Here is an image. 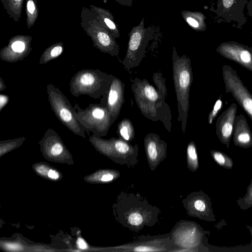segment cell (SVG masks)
Masks as SVG:
<instances>
[{
    "mask_svg": "<svg viewBox=\"0 0 252 252\" xmlns=\"http://www.w3.org/2000/svg\"><path fill=\"white\" fill-rule=\"evenodd\" d=\"M48 177L52 180H57L59 178L60 175L59 172L56 170L50 169L49 170L47 174Z\"/></svg>",
    "mask_w": 252,
    "mask_h": 252,
    "instance_id": "cell-29",
    "label": "cell"
},
{
    "mask_svg": "<svg viewBox=\"0 0 252 252\" xmlns=\"http://www.w3.org/2000/svg\"><path fill=\"white\" fill-rule=\"evenodd\" d=\"M114 76L100 70L82 69L71 78L70 92L74 96L88 95L98 99L106 96Z\"/></svg>",
    "mask_w": 252,
    "mask_h": 252,
    "instance_id": "cell-3",
    "label": "cell"
},
{
    "mask_svg": "<svg viewBox=\"0 0 252 252\" xmlns=\"http://www.w3.org/2000/svg\"><path fill=\"white\" fill-rule=\"evenodd\" d=\"M131 88L141 114L152 121H161L166 130L171 132V111L157 89L146 79L137 77L131 80Z\"/></svg>",
    "mask_w": 252,
    "mask_h": 252,
    "instance_id": "cell-1",
    "label": "cell"
},
{
    "mask_svg": "<svg viewBox=\"0 0 252 252\" xmlns=\"http://www.w3.org/2000/svg\"><path fill=\"white\" fill-rule=\"evenodd\" d=\"M48 101L51 109L61 122L74 134L85 137V127L77 119L75 110L61 90L52 84L47 86Z\"/></svg>",
    "mask_w": 252,
    "mask_h": 252,
    "instance_id": "cell-5",
    "label": "cell"
},
{
    "mask_svg": "<svg viewBox=\"0 0 252 252\" xmlns=\"http://www.w3.org/2000/svg\"><path fill=\"white\" fill-rule=\"evenodd\" d=\"M117 133L126 141L132 140L135 135V131L130 120L125 118L119 122L117 126Z\"/></svg>",
    "mask_w": 252,
    "mask_h": 252,
    "instance_id": "cell-18",
    "label": "cell"
},
{
    "mask_svg": "<svg viewBox=\"0 0 252 252\" xmlns=\"http://www.w3.org/2000/svg\"><path fill=\"white\" fill-rule=\"evenodd\" d=\"M125 84L117 77L114 76L107 95L104 103L110 113L112 124L119 117L122 106L125 102Z\"/></svg>",
    "mask_w": 252,
    "mask_h": 252,
    "instance_id": "cell-12",
    "label": "cell"
},
{
    "mask_svg": "<svg viewBox=\"0 0 252 252\" xmlns=\"http://www.w3.org/2000/svg\"><path fill=\"white\" fill-rule=\"evenodd\" d=\"M24 140V138L21 137L14 140L7 141L6 143L3 141V143H1V153L4 150L16 147L20 142H23Z\"/></svg>",
    "mask_w": 252,
    "mask_h": 252,
    "instance_id": "cell-26",
    "label": "cell"
},
{
    "mask_svg": "<svg viewBox=\"0 0 252 252\" xmlns=\"http://www.w3.org/2000/svg\"><path fill=\"white\" fill-rule=\"evenodd\" d=\"M234 0H222V4L224 8H229L233 4Z\"/></svg>",
    "mask_w": 252,
    "mask_h": 252,
    "instance_id": "cell-33",
    "label": "cell"
},
{
    "mask_svg": "<svg viewBox=\"0 0 252 252\" xmlns=\"http://www.w3.org/2000/svg\"><path fill=\"white\" fill-rule=\"evenodd\" d=\"M187 156L191 168L196 170L198 167V161L196 147L193 141L190 142L188 146Z\"/></svg>",
    "mask_w": 252,
    "mask_h": 252,
    "instance_id": "cell-24",
    "label": "cell"
},
{
    "mask_svg": "<svg viewBox=\"0 0 252 252\" xmlns=\"http://www.w3.org/2000/svg\"><path fill=\"white\" fill-rule=\"evenodd\" d=\"M216 50L223 58L252 72V48L237 42L229 41L220 44Z\"/></svg>",
    "mask_w": 252,
    "mask_h": 252,
    "instance_id": "cell-9",
    "label": "cell"
},
{
    "mask_svg": "<svg viewBox=\"0 0 252 252\" xmlns=\"http://www.w3.org/2000/svg\"><path fill=\"white\" fill-rule=\"evenodd\" d=\"M74 108L77 119L87 131H91L98 137L107 134L113 124L110 113L106 106L102 103H91L83 109L76 104Z\"/></svg>",
    "mask_w": 252,
    "mask_h": 252,
    "instance_id": "cell-6",
    "label": "cell"
},
{
    "mask_svg": "<svg viewBox=\"0 0 252 252\" xmlns=\"http://www.w3.org/2000/svg\"><path fill=\"white\" fill-rule=\"evenodd\" d=\"M90 7L95 13L98 20L108 30L110 33L115 38H119L120 33L112 13L107 9L92 4L90 5Z\"/></svg>",
    "mask_w": 252,
    "mask_h": 252,
    "instance_id": "cell-14",
    "label": "cell"
},
{
    "mask_svg": "<svg viewBox=\"0 0 252 252\" xmlns=\"http://www.w3.org/2000/svg\"><path fill=\"white\" fill-rule=\"evenodd\" d=\"M182 15L187 23L194 30L198 32L206 30L205 16L201 12L184 10Z\"/></svg>",
    "mask_w": 252,
    "mask_h": 252,
    "instance_id": "cell-16",
    "label": "cell"
},
{
    "mask_svg": "<svg viewBox=\"0 0 252 252\" xmlns=\"http://www.w3.org/2000/svg\"><path fill=\"white\" fill-rule=\"evenodd\" d=\"M143 220V219L142 215L138 213H131L128 218V222L133 225L141 224Z\"/></svg>",
    "mask_w": 252,
    "mask_h": 252,
    "instance_id": "cell-27",
    "label": "cell"
},
{
    "mask_svg": "<svg viewBox=\"0 0 252 252\" xmlns=\"http://www.w3.org/2000/svg\"><path fill=\"white\" fill-rule=\"evenodd\" d=\"M212 158L220 166L230 169L233 165L232 158L225 153L218 150H212L210 151Z\"/></svg>",
    "mask_w": 252,
    "mask_h": 252,
    "instance_id": "cell-21",
    "label": "cell"
},
{
    "mask_svg": "<svg viewBox=\"0 0 252 252\" xmlns=\"http://www.w3.org/2000/svg\"><path fill=\"white\" fill-rule=\"evenodd\" d=\"M63 51V44L62 42L54 43L47 48L39 60L40 64L45 63L59 57Z\"/></svg>",
    "mask_w": 252,
    "mask_h": 252,
    "instance_id": "cell-19",
    "label": "cell"
},
{
    "mask_svg": "<svg viewBox=\"0 0 252 252\" xmlns=\"http://www.w3.org/2000/svg\"><path fill=\"white\" fill-rule=\"evenodd\" d=\"M246 226L248 228L250 232V233H251V236H252V225L251 226L247 225Z\"/></svg>",
    "mask_w": 252,
    "mask_h": 252,
    "instance_id": "cell-36",
    "label": "cell"
},
{
    "mask_svg": "<svg viewBox=\"0 0 252 252\" xmlns=\"http://www.w3.org/2000/svg\"></svg>",
    "mask_w": 252,
    "mask_h": 252,
    "instance_id": "cell-37",
    "label": "cell"
},
{
    "mask_svg": "<svg viewBox=\"0 0 252 252\" xmlns=\"http://www.w3.org/2000/svg\"><path fill=\"white\" fill-rule=\"evenodd\" d=\"M0 1L9 17L16 22H19L24 0H0Z\"/></svg>",
    "mask_w": 252,
    "mask_h": 252,
    "instance_id": "cell-17",
    "label": "cell"
},
{
    "mask_svg": "<svg viewBox=\"0 0 252 252\" xmlns=\"http://www.w3.org/2000/svg\"><path fill=\"white\" fill-rule=\"evenodd\" d=\"M119 4L129 7H132L133 4V0H114Z\"/></svg>",
    "mask_w": 252,
    "mask_h": 252,
    "instance_id": "cell-30",
    "label": "cell"
},
{
    "mask_svg": "<svg viewBox=\"0 0 252 252\" xmlns=\"http://www.w3.org/2000/svg\"><path fill=\"white\" fill-rule=\"evenodd\" d=\"M6 88V86L4 83V82H3V80L1 78V77H0V91L1 92L3 90H4Z\"/></svg>",
    "mask_w": 252,
    "mask_h": 252,
    "instance_id": "cell-35",
    "label": "cell"
},
{
    "mask_svg": "<svg viewBox=\"0 0 252 252\" xmlns=\"http://www.w3.org/2000/svg\"><path fill=\"white\" fill-rule=\"evenodd\" d=\"M134 251H155L156 250H153L151 248L145 247H140L137 249H135Z\"/></svg>",
    "mask_w": 252,
    "mask_h": 252,
    "instance_id": "cell-34",
    "label": "cell"
},
{
    "mask_svg": "<svg viewBox=\"0 0 252 252\" xmlns=\"http://www.w3.org/2000/svg\"><path fill=\"white\" fill-rule=\"evenodd\" d=\"M81 18V26L92 39L94 46L101 52L117 57L119 45L116 38L98 20L95 13L90 8L83 6Z\"/></svg>",
    "mask_w": 252,
    "mask_h": 252,
    "instance_id": "cell-4",
    "label": "cell"
},
{
    "mask_svg": "<svg viewBox=\"0 0 252 252\" xmlns=\"http://www.w3.org/2000/svg\"><path fill=\"white\" fill-rule=\"evenodd\" d=\"M114 178V176L109 173L103 175L101 178V181L102 182H109L112 181Z\"/></svg>",
    "mask_w": 252,
    "mask_h": 252,
    "instance_id": "cell-31",
    "label": "cell"
},
{
    "mask_svg": "<svg viewBox=\"0 0 252 252\" xmlns=\"http://www.w3.org/2000/svg\"><path fill=\"white\" fill-rule=\"evenodd\" d=\"M145 146L149 158L156 159L159 154L164 150L166 144L160 139L159 136L155 133H148L144 139Z\"/></svg>",
    "mask_w": 252,
    "mask_h": 252,
    "instance_id": "cell-15",
    "label": "cell"
},
{
    "mask_svg": "<svg viewBox=\"0 0 252 252\" xmlns=\"http://www.w3.org/2000/svg\"><path fill=\"white\" fill-rule=\"evenodd\" d=\"M153 79L157 90L162 98L165 100L167 97V89L165 84V79L161 72H155L153 75Z\"/></svg>",
    "mask_w": 252,
    "mask_h": 252,
    "instance_id": "cell-22",
    "label": "cell"
},
{
    "mask_svg": "<svg viewBox=\"0 0 252 252\" xmlns=\"http://www.w3.org/2000/svg\"><path fill=\"white\" fill-rule=\"evenodd\" d=\"M9 101V97L8 95L3 94L0 95V111L5 107Z\"/></svg>",
    "mask_w": 252,
    "mask_h": 252,
    "instance_id": "cell-28",
    "label": "cell"
},
{
    "mask_svg": "<svg viewBox=\"0 0 252 252\" xmlns=\"http://www.w3.org/2000/svg\"><path fill=\"white\" fill-rule=\"evenodd\" d=\"M77 245L80 249L85 250L87 248L85 242L82 239L79 238L77 240Z\"/></svg>",
    "mask_w": 252,
    "mask_h": 252,
    "instance_id": "cell-32",
    "label": "cell"
},
{
    "mask_svg": "<svg viewBox=\"0 0 252 252\" xmlns=\"http://www.w3.org/2000/svg\"><path fill=\"white\" fill-rule=\"evenodd\" d=\"M144 27V18L139 24L133 27L129 33L127 51L122 62L124 68L127 71L138 66L145 54L148 41V33Z\"/></svg>",
    "mask_w": 252,
    "mask_h": 252,
    "instance_id": "cell-8",
    "label": "cell"
},
{
    "mask_svg": "<svg viewBox=\"0 0 252 252\" xmlns=\"http://www.w3.org/2000/svg\"><path fill=\"white\" fill-rule=\"evenodd\" d=\"M237 112V105L233 103L219 116L216 123V133L220 142L229 148L234 125Z\"/></svg>",
    "mask_w": 252,
    "mask_h": 252,
    "instance_id": "cell-11",
    "label": "cell"
},
{
    "mask_svg": "<svg viewBox=\"0 0 252 252\" xmlns=\"http://www.w3.org/2000/svg\"><path fill=\"white\" fill-rule=\"evenodd\" d=\"M173 79L175 87L178 112V121L181 123V128L185 133L189 110V97L193 81L190 59L183 55L179 56L175 47L172 54Z\"/></svg>",
    "mask_w": 252,
    "mask_h": 252,
    "instance_id": "cell-2",
    "label": "cell"
},
{
    "mask_svg": "<svg viewBox=\"0 0 252 252\" xmlns=\"http://www.w3.org/2000/svg\"><path fill=\"white\" fill-rule=\"evenodd\" d=\"M222 75L226 93H230L252 122V94L246 87L236 70L230 65L222 66Z\"/></svg>",
    "mask_w": 252,
    "mask_h": 252,
    "instance_id": "cell-7",
    "label": "cell"
},
{
    "mask_svg": "<svg viewBox=\"0 0 252 252\" xmlns=\"http://www.w3.org/2000/svg\"><path fill=\"white\" fill-rule=\"evenodd\" d=\"M32 37L30 35H17L13 36L7 46L0 51L1 60L14 62L25 58L32 51Z\"/></svg>",
    "mask_w": 252,
    "mask_h": 252,
    "instance_id": "cell-10",
    "label": "cell"
},
{
    "mask_svg": "<svg viewBox=\"0 0 252 252\" xmlns=\"http://www.w3.org/2000/svg\"><path fill=\"white\" fill-rule=\"evenodd\" d=\"M237 205L243 210H246L252 207V179L247 187L245 195L236 201Z\"/></svg>",
    "mask_w": 252,
    "mask_h": 252,
    "instance_id": "cell-23",
    "label": "cell"
},
{
    "mask_svg": "<svg viewBox=\"0 0 252 252\" xmlns=\"http://www.w3.org/2000/svg\"><path fill=\"white\" fill-rule=\"evenodd\" d=\"M37 4V0H26V23L29 29L34 25L38 18V9Z\"/></svg>",
    "mask_w": 252,
    "mask_h": 252,
    "instance_id": "cell-20",
    "label": "cell"
},
{
    "mask_svg": "<svg viewBox=\"0 0 252 252\" xmlns=\"http://www.w3.org/2000/svg\"><path fill=\"white\" fill-rule=\"evenodd\" d=\"M222 107V95L220 94L216 101L212 110L209 114L208 118V123L209 124H212L218 113L221 110Z\"/></svg>",
    "mask_w": 252,
    "mask_h": 252,
    "instance_id": "cell-25",
    "label": "cell"
},
{
    "mask_svg": "<svg viewBox=\"0 0 252 252\" xmlns=\"http://www.w3.org/2000/svg\"><path fill=\"white\" fill-rule=\"evenodd\" d=\"M232 136L235 146L244 149L252 147V133L246 117L242 114L236 118Z\"/></svg>",
    "mask_w": 252,
    "mask_h": 252,
    "instance_id": "cell-13",
    "label": "cell"
}]
</instances>
